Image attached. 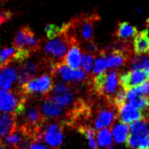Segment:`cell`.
<instances>
[{"label":"cell","instance_id":"cell-13","mask_svg":"<svg viewBox=\"0 0 149 149\" xmlns=\"http://www.w3.org/2000/svg\"><path fill=\"white\" fill-rule=\"evenodd\" d=\"M118 117L120 123L122 124H129L134 123L137 121L143 120V114L138 109L130 103H125L122 108L118 111Z\"/></svg>","mask_w":149,"mask_h":149},{"label":"cell","instance_id":"cell-6","mask_svg":"<svg viewBox=\"0 0 149 149\" xmlns=\"http://www.w3.org/2000/svg\"><path fill=\"white\" fill-rule=\"evenodd\" d=\"M64 125H65L60 121H51L49 123L46 121L38 142L42 141L52 148H58L63 141Z\"/></svg>","mask_w":149,"mask_h":149},{"label":"cell","instance_id":"cell-31","mask_svg":"<svg viewBox=\"0 0 149 149\" xmlns=\"http://www.w3.org/2000/svg\"><path fill=\"white\" fill-rule=\"evenodd\" d=\"M108 149H112V146H109V147Z\"/></svg>","mask_w":149,"mask_h":149},{"label":"cell","instance_id":"cell-25","mask_svg":"<svg viewBox=\"0 0 149 149\" xmlns=\"http://www.w3.org/2000/svg\"><path fill=\"white\" fill-rule=\"evenodd\" d=\"M93 58H95V56L92 54H89L86 52L82 53L81 65L83 70L87 74H90L92 71V67L93 66Z\"/></svg>","mask_w":149,"mask_h":149},{"label":"cell","instance_id":"cell-10","mask_svg":"<svg viewBox=\"0 0 149 149\" xmlns=\"http://www.w3.org/2000/svg\"><path fill=\"white\" fill-rule=\"evenodd\" d=\"M149 81V77L146 70H130L119 76V83L125 92L139 87Z\"/></svg>","mask_w":149,"mask_h":149},{"label":"cell","instance_id":"cell-19","mask_svg":"<svg viewBox=\"0 0 149 149\" xmlns=\"http://www.w3.org/2000/svg\"><path fill=\"white\" fill-rule=\"evenodd\" d=\"M129 127L127 125L117 123L112 127V137L116 143H127L128 138Z\"/></svg>","mask_w":149,"mask_h":149},{"label":"cell","instance_id":"cell-18","mask_svg":"<svg viewBox=\"0 0 149 149\" xmlns=\"http://www.w3.org/2000/svg\"><path fill=\"white\" fill-rule=\"evenodd\" d=\"M137 34H138V29L135 26L127 22H120L117 25L114 36L117 38V41L129 42V39L136 36Z\"/></svg>","mask_w":149,"mask_h":149},{"label":"cell","instance_id":"cell-2","mask_svg":"<svg viewBox=\"0 0 149 149\" xmlns=\"http://www.w3.org/2000/svg\"><path fill=\"white\" fill-rule=\"evenodd\" d=\"M99 19L100 17L96 13L81 14L67 23V29L78 45H85L93 41L95 26Z\"/></svg>","mask_w":149,"mask_h":149},{"label":"cell","instance_id":"cell-1","mask_svg":"<svg viewBox=\"0 0 149 149\" xmlns=\"http://www.w3.org/2000/svg\"><path fill=\"white\" fill-rule=\"evenodd\" d=\"M74 45H78V42L69 33L66 24V29L61 35L46 41L44 45L45 60L55 69L56 66L63 62L68 50Z\"/></svg>","mask_w":149,"mask_h":149},{"label":"cell","instance_id":"cell-8","mask_svg":"<svg viewBox=\"0 0 149 149\" xmlns=\"http://www.w3.org/2000/svg\"><path fill=\"white\" fill-rule=\"evenodd\" d=\"M26 99L20 88L14 90H0V111L2 113H15L21 104Z\"/></svg>","mask_w":149,"mask_h":149},{"label":"cell","instance_id":"cell-16","mask_svg":"<svg viewBox=\"0 0 149 149\" xmlns=\"http://www.w3.org/2000/svg\"><path fill=\"white\" fill-rule=\"evenodd\" d=\"M81 60H82V52L79 47V45H74L68 50L62 64L66 65L67 67L73 70H77L79 69V66L81 65Z\"/></svg>","mask_w":149,"mask_h":149},{"label":"cell","instance_id":"cell-9","mask_svg":"<svg viewBox=\"0 0 149 149\" xmlns=\"http://www.w3.org/2000/svg\"><path fill=\"white\" fill-rule=\"evenodd\" d=\"M39 108H40L42 115L46 121H60L65 125L68 111L61 107L60 104H58L51 97L46 96L39 100Z\"/></svg>","mask_w":149,"mask_h":149},{"label":"cell","instance_id":"cell-15","mask_svg":"<svg viewBox=\"0 0 149 149\" xmlns=\"http://www.w3.org/2000/svg\"><path fill=\"white\" fill-rule=\"evenodd\" d=\"M17 119L14 113L0 114V136L5 137L17 129Z\"/></svg>","mask_w":149,"mask_h":149},{"label":"cell","instance_id":"cell-7","mask_svg":"<svg viewBox=\"0 0 149 149\" xmlns=\"http://www.w3.org/2000/svg\"><path fill=\"white\" fill-rule=\"evenodd\" d=\"M13 47L26 50L33 55L41 49V41L29 26H23L13 39Z\"/></svg>","mask_w":149,"mask_h":149},{"label":"cell","instance_id":"cell-29","mask_svg":"<svg viewBox=\"0 0 149 149\" xmlns=\"http://www.w3.org/2000/svg\"><path fill=\"white\" fill-rule=\"evenodd\" d=\"M0 149H8L5 144H4V143L2 142L1 139H0Z\"/></svg>","mask_w":149,"mask_h":149},{"label":"cell","instance_id":"cell-21","mask_svg":"<svg viewBox=\"0 0 149 149\" xmlns=\"http://www.w3.org/2000/svg\"><path fill=\"white\" fill-rule=\"evenodd\" d=\"M77 130L80 132V134H82L86 139H87L89 143V146L91 147V149H98L97 146V143L95 141V129L90 127V125H84V127H80L77 128Z\"/></svg>","mask_w":149,"mask_h":149},{"label":"cell","instance_id":"cell-26","mask_svg":"<svg viewBox=\"0 0 149 149\" xmlns=\"http://www.w3.org/2000/svg\"><path fill=\"white\" fill-rule=\"evenodd\" d=\"M13 16V13L11 10L0 9V26L3 25L4 23H6L11 19Z\"/></svg>","mask_w":149,"mask_h":149},{"label":"cell","instance_id":"cell-30","mask_svg":"<svg viewBox=\"0 0 149 149\" xmlns=\"http://www.w3.org/2000/svg\"><path fill=\"white\" fill-rule=\"evenodd\" d=\"M146 74H148V77H149V63H148L147 67H146Z\"/></svg>","mask_w":149,"mask_h":149},{"label":"cell","instance_id":"cell-11","mask_svg":"<svg viewBox=\"0 0 149 149\" xmlns=\"http://www.w3.org/2000/svg\"><path fill=\"white\" fill-rule=\"evenodd\" d=\"M53 77H60L61 81L66 82V83H71V82H85L88 80L87 73L84 70L77 69L73 70L71 68L67 67L64 64H58L56 66L52 73Z\"/></svg>","mask_w":149,"mask_h":149},{"label":"cell","instance_id":"cell-27","mask_svg":"<svg viewBox=\"0 0 149 149\" xmlns=\"http://www.w3.org/2000/svg\"><path fill=\"white\" fill-rule=\"evenodd\" d=\"M29 149H60V148H50L48 146H45V144L41 143L40 142H36V141H34V142L31 143Z\"/></svg>","mask_w":149,"mask_h":149},{"label":"cell","instance_id":"cell-17","mask_svg":"<svg viewBox=\"0 0 149 149\" xmlns=\"http://www.w3.org/2000/svg\"><path fill=\"white\" fill-rule=\"evenodd\" d=\"M133 50L136 55L149 54V31L147 29L136 35L133 41Z\"/></svg>","mask_w":149,"mask_h":149},{"label":"cell","instance_id":"cell-24","mask_svg":"<svg viewBox=\"0 0 149 149\" xmlns=\"http://www.w3.org/2000/svg\"><path fill=\"white\" fill-rule=\"evenodd\" d=\"M66 29V24L62 25L61 26H58L57 25H47L45 26V35H46V38L47 40H51V39H54L55 37L61 35Z\"/></svg>","mask_w":149,"mask_h":149},{"label":"cell","instance_id":"cell-20","mask_svg":"<svg viewBox=\"0 0 149 149\" xmlns=\"http://www.w3.org/2000/svg\"><path fill=\"white\" fill-rule=\"evenodd\" d=\"M149 63V54L136 55L130 58L129 67L131 70H146Z\"/></svg>","mask_w":149,"mask_h":149},{"label":"cell","instance_id":"cell-22","mask_svg":"<svg viewBox=\"0 0 149 149\" xmlns=\"http://www.w3.org/2000/svg\"><path fill=\"white\" fill-rule=\"evenodd\" d=\"M97 146L101 148H105V147H109L112 142V134L111 130L109 128H103L100 129L97 132Z\"/></svg>","mask_w":149,"mask_h":149},{"label":"cell","instance_id":"cell-23","mask_svg":"<svg viewBox=\"0 0 149 149\" xmlns=\"http://www.w3.org/2000/svg\"><path fill=\"white\" fill-rule=\"evenodd\" d=\"M106 69H107V63H106V56L103 50L98 54L96 60L95 61V63L93 66V72L96 76L105 73Z\"/></svg>","mask_w":149,"mask_h":149},{"label":"cell","instance_id":"cell-3","mask_svg":"<svg viewBox=\"0 0 149 149\" xmlns=\"http://www.w3.org/2000/svg\"><path fill=\"white\" fill-rule=\"evenodd\" d=\"M119 74L116 71L105 72L92 78L95 95L104 98L107 103L112 104L117 93L119 84Z\"/></svg>","mask_w":149,"mask_h":149},{"label":"cell","instance_id":"cell-28","mask_svg":"<svg viewBox=\"0 0 149 149\" xmlns=\"http://www.w3.org/2000/svg\"><path fill=\"white\" fill-rule=\"evenodd\" d=\"M143 119L146 120V121H147V122L149 123V109L148 111L144 113V115H143Z\"/></svg>","mask_w":149,"mask_h":149},{"label":"cell","instance_id":"cell-4","mask_svg":"<svg viewBox=\"0 0 149 149\" xmlns=\"http://www.w3.org/2000/svg\"><path fill=\"white\" fill-rule=\"evenodd\" d=\"M54 77L51 74L45 73L42 76L32 78L27 81L20 90L27 97L35 98L39 97L40 99L46 97L54 88Z\"/></svg>","mask_w":149,"mask_h":149},{"label":"cell","instance_id":"cell-5","mask_svg":"<svg viewBox=\"0 0 149 149\" xmlns=\"http://www.w3.org/2000/svg\"><path fill=\"white\" fill-rule=\"evenodd\" d=\"M127 146L133 149H149V123L144 119L130 125Z\"/></svg>","mask_w":149,"mask_h":149},{"label":"cell","instance_id":"cell-14","mask_svg":"<svg viewBox=\"0 0 149 149\" xmlns=\"http://www.w3.org/2000/svg\"><path fill=\"white\" fill-rule=\"evenodd\" d=\"M17 70L14 65L10 64L0 69V90H10L17 82Z\"/></svg>","mask_w":149,"mask_h":149},{"label":"cell","instance_id":"cell-12","mask_svg":"<svg viewBox=\"0 0 149 149\" xmlns=\"http://www.w3.org/2000/svg\"><path fill=\"white\" fill-rule=\"evenodd\" d=\"M118 117V109L112 104H109L108 107H103L99 109L95 113V120L93 125L95 129H103L111 125L115 122Z\"/></svg>","mask_w":149,"mask_h":149}]
</instances>
